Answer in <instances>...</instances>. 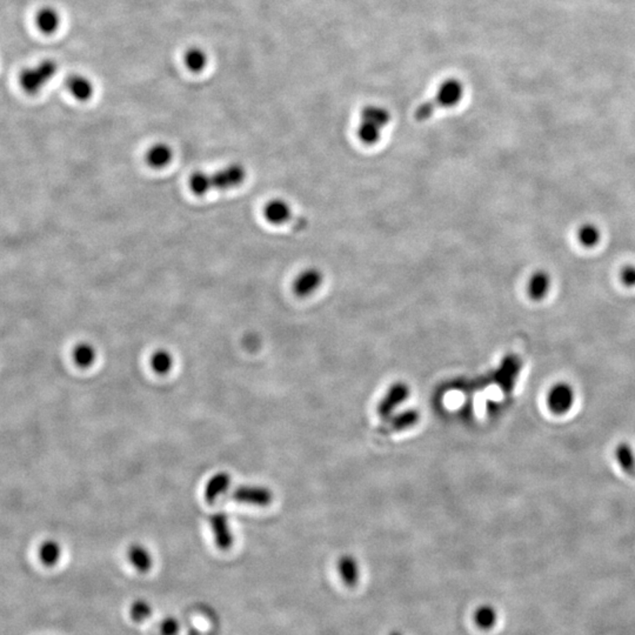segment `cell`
<instances>
[{"label":"cell","mask_w":635,"mask_h":635,"mask_svg":"<svg viewBox=\"0 0 635 635\" xmlns=\"http://www.w3.org/2000/svg\"><path fill=\"white\" fill-rule=\"evenodd\" d=\"M231 485V476L227 473H218L210 478L205 490V497L208 502H215L222 494H225Z\"/></svg>","instance_id":"cell-14"},{"label":"cell","mask_w":635,"mask_h":635,"mask_svg":"<svg viewBox=\"0 0 635 635\" xmlns=\"http://www.w3.org/2000/svg\"><path fill=\"white\" fill-rule=\"evenodd\" d=\"M128 560L135 570L145 573L152 568L153 559L147 548L142 544H132L128 548Z\"/></svg>","instance_id":"cell-15"},{"label":"cell","mask_w":635,"mask_h":635,"mask_svg":"<svg viewBox=\"0 0 635 635\" xmlns=\"http://www.w3.org/2000/svg\"><path fill=\"white\" fill-rule=\"evenodd\" d=\"M66 88L73 98L83 102L90 100L95 93L93 83L83 74H71L66 80Z\"/></svg>","instance_id":"cell-9"},{"label":"cell","mask_w":635,"mask_h":635,"mask_svg":"<svg viewBox=\"0 0 635 635\" xmlns=\"http://www.w3.org/2000/svg\"><path fill=\"white\" fill-rule=\"evenodd\" d=\"M292 210L286 201L281 199L271 200L264 207V218L272 225H283L290 220Z\"/></svg>","instance_id":"cell-10"},{"label":"cell","mask_w":635,"mask_h":635,"mask_svg":"<svg viewBox=\"0 0 635 635\" xmlns=\"http://www.w3.org/2000/svg\"><path fill=\"white\" fill-rule=\"evenodd\" d=\"M95 349L88 342H80L73 349V360L81 368H88L95 361Z\"/></svg>","instance_id":"cell-19"},{"label":"cell","mask_w":635,"mask_h":635,"mask_svg":"<svg viewBox=\"0 0 635 635\" xmlns=\"http://www.w3.org/2000/svg\"><path fill=\"white\" fill-rule=\"evenodd\" d=\"M130 615L135 622H142L152 615V606L146 600H135L130 608Z\"/></svg>","instance_id":"cell-25"},{"label":"cell","mask_w":635,"mask_h":635,"mask_svg":"<svg viewBox=\"0 0 635 635\" xmlns=\"http://www.w3.org/2000/svg\"><path fill=\"white\" fill-rule=\"evenodd\" d=\"M184 62L187 69L193 73H199L206 69L208 55L203 48L193 46L185 52Z\"/></svg>","instance_id":"cell-17"},{"label":"cell","mask_w":635,"mask_h":635,"mask_svg":"<svg viewBox=\"0 0 635 635\" xmlns=\"http://www.w3.org/2000/svg\"><path fill=\"white\" fill-rule=\"evenodd\" d=\"M180 631L179 621L173 617H167L161 621L160 631L161 635H178Z\"/></svg>","instance_id":"cell-26"},{"label":"cell","mask_w":635,"mask_h":635,"mask_svg":"<svg viewBox=\"0 0 635 635\" xmlns=\"http://www.w3.org/2000/svg\"><path fill=\"white\" fill-rule=\"evenodd\" d=\"M389 635H401V634H400V633H398V631H392V633H389Z\"/></svg>","instance_id":"cell-28"},{"label":"cell","mask_w":635,"mask_h":635,"mask_svg":"<svg viewBox=\"0 0 635 635\" xmlns=\"http://www.w3.org/2000/svg\"><path fill=\"white\" fill-rule=\"evenodd\" d=\"M614 454L621 469L627 476H635V454L633 448L627 443H619Z\"/></svg>","instance_id":"cell-16"},{"label":"cell","mask_w":635,"mask_h":635,"mask_svg":"<svg viewBox=\"0 0 635 635\" xmlns=\"http://www.w3.org/2000/svg\"><path fill=\"white\" fill-rule=\"evenodd\" d=\"M38 556L45 566H55L62 556V547L55 540H46L40 544Z\"/></svg>","instance_id":"cell-18"},{"label":"cell","mask_w":635,"mask_h":635,"mask_svg":"<svg viewBox=\"0 0 635 635\" xmlns=\"http://www.w3.org/2000/svg\"><path fill=\"white\" fill-rule=\"evenodd\" d=\"M575 400V393L570 384L560 381L553 385L547 393V406L556 415H563L572 410Z\"/></svg>","instance_id":"cell-5"},{"label":"cell","mask_w":635,"mask_h":635,"mask_svg":"<svg viewBox=\"0 0 635 635\" xmlns=\"http://www.w3.org/2000/svg\"><path fill=\"white\" fill-rule=\"evenodd\" d=\"M62 22L60 15L55 8L51 6H45L40 8L36 15V27L40 32L44 33L46 36L53 34L57 32Z\"/></svg>","instance_id":"cell-11"},{"label":"cell","mask_w":635,"mask_h":635,"mask_svg":"<svg viewBox=\"0 0 635 635\" xmlns=\"http://www.w3.org/2000/svg\"><path fill=\"white\" fill-rule=\"evenodd\" d=\"M189 187L194 196H205L210 192V173L203 171L193 172L189 179Z\"/></svg>","instance_id":"cell-21"},{"label":"cell","mask_w":635,"mask_h":635,"mask_svg":"<svg viewBox=\"0 0 635 635\" xmlns=\"http://www.w3.org/2000/svg\"><path fill=\"white\" fill-rule=\"evenodd\" d=\"M497 612L490 606L480 607L474 614L476 626L483 629H490L493 627L494 624H497Z\"/></svg>","instance_id":"cell-24"},{"label":"cell","mask_w":635,"mask_h":635,"mask_svg":"<svg viewBox=\"0 0 635 635\" xmlns=\"http://www.w3.org/2000/svg\"><path fill=\"white\" fill-rule=\"evenodd\" d=\"M172 158H173V151L170 146L163 142L151 146L149 151L146 152L145 156L146 163L153 168H158V170L166 167L168 163H171Z\"/></svg>","instance_id":"cell-12"},{"label":"cell","mask_w":635,"mask_h":635,"mask_svg":"<svg viewBox=\"0 0 635 635\" xmlns=\"http://www.w3.org/2000/svg\"><path fill=\"white\" fill-rule=\"evenodd\" d=\"M246 180V170L240 163H231L213 175L210 173L212 191H229L243 185Z\"/></svg>","instance_id":"cell-4"},{"label":"cell","mask_w":635,"mask_h":635,"mask_svg":"<svg viewBox=\"0 0 635 635\" xmlns=\"http://www.w3.org/2000/svg\"><path fill=\"white\" fill-rule=\"evenodd\" d=\"M464 86L461 80L457 78H448L440 83L439 88L436 90V97L424 102L417 107L415 111V119L417 121H424L429 119L436 109H450L457 106L464 97Z\"/></svg>","instance_id":"cell-1"},{"label":"cell","mask_w":635,"mask_h":635,"mask_svg":"<svg viewBox=\"0 0 635 635\" xmlns=\"http://www.w3.org/2000/svg\"><path fill=\"white\" fill-rule=\"evenodd\" d=\"M549 288H551V276L544 271H539L530 276L528 286H527V292L533 300H541L547 295Z\"/></svg>","instance_id":"cell-13"},{"label":"cell","mask_w":635,"mask_h":635,"mask_svg":"<svg viewBox=\"0 0 635 635\" xmlns=\"http://www.w3.org/2000/svg\"><path fill=\"white\" fill-rule=\"evenodd\" d=\"M601 239V232L599 227L593 224H584L577 231V240L581 245L588 248L596 246Z\"/></svg>","instance_id":"cell-22"},{"label":"cell","mask_w":635,"mask_h":635,"mask_svg":"<svg viewBox=\"0 0 635 635\" xmlns=\"http://www.w3.org/2000/svg\"><path fill=\"white\" fill-rule=\"evenodd\" d=\"M391 114L381 106H366L360 114L358 137L363 144L374 145L380 139L382 128L389 123Z\"/></svg>","instance_id":"cell-2"},{"label":"cell","mask_w":635,"mask_h":635,"mask_svg":"<svg viewBox=\"0 0 635 635\" xmlns=\"http://www.w3.org/2000/svg\"><path fill=\"white\" fill-rule=\"evenodd\" d=\"M233 500L254 506H267L272 501V492L262 486H240L233 490Z\"/></svg>","instance_id":"cell-6"},{"label":"cell","mask_w":635,"mask_h":635,"mask_svg":"<svg viewBox=\"0 0 635 635\" xmlns=\"http://www.w3.org/2000/svg\"><path fill=\"white\" fill-rule=\"evenodd\" d=\"M57 71L58 65L53 59H44L36 65L22 69L19 74V85L27 95H36L55 76Z\"/></svg>","instance_id":"cell-3"},{"label":"cell","mask_w":635,"mask_h":635,"mask_svg":"<svg viewBox=\"0 0 635 635\" xmlns=\"http://www.w3.org/2000/svg\"><path fill=\"white\" fill-rule=\"evenodd\" d=\"M620 279L624 286L635 287V266H626L621 269Z\"/></svg>","instance_id":"cell-27"},{"label":"cell","mask_w":635,"mask_h":635,"mask_svg":"<svg viewBox=\"0 0 635 635\" xmlns=\"http://www.w3.org/2000/svg\"><path fill=\"white\" fill-rule=\"evenodd\" d=\"M321 281H323V274L318 269H306L297 276V279L294 280V293L299 297H307L319 288Z\"/></svg>","instance_id":"cell-8"},{"label":"cell","mask_w":635,"mask_h":635,"mask_svg":"<svg viewBox=\"0 0 635 635\" xmlns=\"http://www.w3.org/2000/svg\"><path fill=\"white\" fill-rule=\"evenodd\" d=\"M172 365H173V358L165 349H159L153 353L151 356V367L156 373H168L171 370Z\"/></svg>","instance_id":"cell-23"},{"label":"cell","mask_w":635,"mask_h":635,"mask_svg":"<svg viewBox=\"0 0 635 635\" xmlns=\"http://www.w3.org/2000/svg\"><path fill=\"white\" fill-rule=\"evenodd\" d=\"M339 573H340L342 581L347 586L349 587L356 586L358 579H359V570H358L356 560L351 556H344L339 563Z\"/></svg>","instance_id":"cell-20"},{"label":"cell","mask_w":635,"mask_h":635,"mask_svg":"<svg viewBox=\"0 0 635 635\" xmlns=\"http://www.w3.org/2000/svg\"><path fill=\"white\" fill-rule=\"evenodd\" d=\"M210 530L215 535L217 547L222 551H227L232 547L233 537L232 530L229 528V518L224 512L215 513L210 516Z\"/></svg>","instance_id":"cell-7"}]
</instances>
